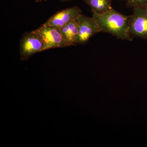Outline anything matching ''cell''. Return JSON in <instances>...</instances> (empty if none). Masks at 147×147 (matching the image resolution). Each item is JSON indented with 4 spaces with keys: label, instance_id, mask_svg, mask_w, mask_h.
Here are the masks:
<instances>
[{
    "label": "cell",
    "instance_id": "obj_13",
    "mask_svg": "<svg viewBox=\"0 0 147 147\" xmlns=\"http://www.w3.org/2000/svg\"><path fill=\"white\" fill-rule=\"evenodd\" d=\"M119 1H126V0H119Z\"/></svg>",
    "mask_w": 147,
    "mask_h": 147
},
{
    "label": "cell",
    "instance_id": "obj_8",
    "mask_svg": "<svg viewBox=\"0 0 147 147\" xmlns=\"http://www.w3.org/2000/svg\"><path fill=\"white\" fill-rule=\"evenodd\" d=\"M91 9L93 13L101 14L113 9V0H84Z\"/></svg>",
    "mask_w": 147,
    "mask_h": 147
},
{
    "label": "cell",
    "instance_id": "obj_1",
    "mask_svg": "<svg viewBox=\"0 0 147 147\" xmlns=\"http://www.w3.org/2000/svg\"><path fill=\"white\" fill-rule=\"evenodd\" d=\"M92 18L97 23L100 32L110 34L122 40L131 41L133 39L129 32V16L113 8L101 14L93 13Z\"/></svg>",
    "mask_w": 147,
    "mask_h": 147
},
{
    "label": "cell",
    "instance_id": "obj_11",
    "mask_svg": "<svg viewBox=\"0 0 147 147\" xmlns=\"http://www.w3.org/2000/svg\"><path fill=\"white\" fill-rule=\"evenodd\" d=\"M61 2H64L69 1H72V0H60Z\"/></svg>",
    "mask_w": 147,
    "mask_h": 147
},
{
    "label": "cell",
    "instance_id": "obj_7",
    "mask_svg": "<svg viewBox=\"0 0 147 147\" xmlns=\"http://www.w3.org/2000/svg\"><path fill=\"white\" fill-rule=\"evenodd\" d=\"M59 28L66 47L76 45L78 34L77 21L69 22Z\"/></svg>",
    "mask_w": 147,
    "mask_h": 147
},
{
    "label": "cell",
    "instance_id": "obj_10",
    "mask_svg": "<svg viewBox=\"0 0 147 147\" xmlns=\"http://www.w3.org/2000/svg\"><path fill=\"white\" fill-rule=\"evenodd\" d=\"M35 1L37 3H40L41 2L43 1H46L47 0H35Z\"/></svg>",
    "mask_w": 147,
    "mask_h": 147
},
{
    "label": "cell",
    "instance_id": "obj_4",
    "mask_svg": "<svg viewBox=\"0 0 147 147\" xmlns=\"http://www.w3.org/2000/svg\"><path fill=\"white\" fill-rule=\"evenodd\" d=\"M132 15L129 19L128 28L132 38H141L147 40V15L144 8L133 9Z\"/></svg>",
    "mask_w": 147,
    "mask_h": 147
},
{
    "label": "cell",
    "instance_id": "obj_12",
    "mask_svg": "<svg viewBox=\"0 0 147 147\" xmlns=\"http://www.w3.org/2000/svg\"><path fill=\"white\" fill-rule=\"evenodd\" d=\"M145 9H146V13L147 15V5L146 6V8H145Z\"/></svg>",
    "mask_w": 147,
    "mask_h": 147
},
{
    "label": "cell",
    "instance_id": "obj_9",
    "mask_svg": "<svg viewBox=\"0 0 147 147\" xmlns=\"http://www.w3.org/2000/svg\"><path fill=\"white\" fill-rule=\"evenodd\" d=\"M127 7L133 9L137 7L146 8L147 5V0H126Z\"/></svg>",
    "mask_w": 147,
    "mask_h": 147
},
{
    "label": "cell",
    "instance_id": "obj_2",
    "mask_svg": "<svg viewBox=\"0 0 147 147\" xmlns=\"http://www.w3.org/2000/svg\"><path fill=\"white\" fill-rule=\"evenodd\" d=\"M34 31L42 38L44 43L43 51L66 47L59 28L45 23Z\"/></svg>",
    "mask_w": 147,
    "mask_h": 147
},
{
    "label": "cell",
    "instance_id": "obj_5",
    "mask_svg": "<svg viewBox=\"0 0 147 147\" xmlns=\"http://www.w3.org/2000/svg\"><path fill=\"white\" fill-rule=\"evenodd\" d=\"M76 21L78 27L76 44L86 43L95 34L100 32L97 23L92 17L90 18L82 14Z\"/></svg>",
    "mask_w": 147,
    "mask_h": 147
},
{
    "label": "cell",
    "instance_id": "obj_6",
    "mask_svg": "<svg viewBox=\"0 0 147 147\" xmlns=\"http://www.w3.org/2000/svg\"><path fill=\"white\" fill-rule=\"evenodd\" d=\"M82 14V10L78 7H69L55 13L45 24L60 28L69 22L76 21Z\"/></svg>",
    "mask_w": 147,
    "mask_h": 147
},
{
    "label": "cell",
    "instance_id": "obj_3",
    "mask_svg": "<svg viewBox=\"0 0 147 147\" xmlns=\"http://www.w3.org/2000/svg\"><path fill=\"white\" fill-rule=\"evenodd\" d=\"M42 38L34 30L24 34L20 43V55L22 60H27L31 56L43 51Z\"/></svg>",
    "mask_w": 147,
    "mask_h": 147
}]
</instances>
